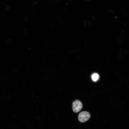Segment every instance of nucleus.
I'll return each mask as SVG.
<instances>
[{"label":"nucleus","mask_w":129,"mask_h":129,"mask_svg":"<svg viewBox=\"0 0 129 129\" xmlns=\"http://www.w3.org/2000/svg\"><path fill=\"white\" fill-rule=\"evenodd\" d=\"M90 117L91 115L89 112L84 111L79 113L78 116V119L80 122L84 123L88 120Z\"/></svg>","instance_id":"1"},{"label":"nucleus","mask_w":129,"mask_h":129,"mask_svg":"<svg viewBox=\"0 0 129 129\" xmlns=\"http://www.w3.org/2000/svg\"><path fill=\"white\" fill-rule=\"evenodd\" d=\"M82 102L79 100H75L72 103V109L75 113H77L79 112L82 109Z\"/></svg>","instance_id":"2"},{"label":"nucleus","mask_w":129,"mask_h":129,"mask_svg":"<svg viewBox=\"0 0 129 129\" xmlns=\"http://www.w3.org/2000/svg\"><path fill=\"white\" fill-rule=\"evenodd\" d=\"M99 75L97 73L93 74L91 76L92 80L94 81H96L98 80L99 78Z\"/></svg>","instance_id":"3"}]
</instances>
